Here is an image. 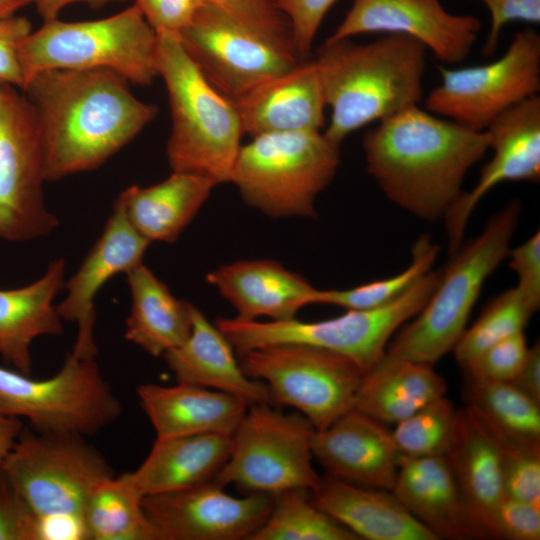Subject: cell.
<instances>
[{"instance_id": "obj_1", "label": "cell", "mask_w": 540, "mask_h": 540, "mask_svg": "<svg viewBox=\"0 0 540 540\" xmlns=\"http://www.w3.org/2000/svg\"><path fill=\"white\" fill-rule=\"evenodd\" d=\"M128 81L105 68L51 69L22 90L36 114L45 181L91 171L132 141L157 115Z\"/></svg>"}, {"instance_id": "obj_2", "label": "cell", "mask_w": 540, "mask_h": 540, "mask_svg": "<svg viewBox=\"0 0 540 540\" xmlns=\"http://www.w3.org/2000/svg\"><path fill=\"white\" fill-rule=\"evenodd\" d=\"M489 134L437 116L418 105L368 130L366 168L385 196L411 214L444 218L462 194L468 171L489 150Z\"/></svg>"}, {"instance_id": "obj_3", "label": "cell", "mask_w": 540, "mask_h": 540, "mask_svg": "<svg viewBox=\"0 0 540 540\" xmlns=\"http://www.w3.org/2000/svg\"><path fill=\"white\" fill-rule=\"evenodd\" d=\"M314 62L331 110L323 134L338 146L354 131L423 98L427 49L406 35L385 34L368 43L325 41Z\"/></svg>"}, {"instance_id": "obj_4", "label": "cell", "mask_w": 540, "mask_h": 540, "mask_svg": "<svg viewBox=\"0 0 540 540\" xmlns=\"http://www.w3.org/2000/svg\"><path fill=\"white\" fill-rule=\"evenodd\" d=\"M157 71L168 91L172 129L167 158L172 171L230 183L244 134L237 109L204 76L177 33H156Z\"/></svg>"}, {"instance_id": "obj_5", "label": "cell", "mask_w": 540, "mask_h": 540, "mask_svg": "<svg viewBox=\"0 0 540 540\" xmlns=\"http://www.w3.org/2000/svg\"><path fill=\"white\" fill-rule=\"evenodd\" d=\"M518 200L494 214L483 231L450 255L423 308L391 338L386 354L433 366L466 329L486 279L508 256L518 225Z\"/></svg>"}, {"instance_id": "obj_6", "label": "cell", "mask_w": 540, "mask_h": 540, "mask_svg": "<svg viewBox=\"0 0 540 540\" xmlns=\"http://www.w3.org/2000/svg\"><path fill=\"white\" fill-rule=\"evenodd\" d=\"M158 37L136 4L98 20L44 22L21 43L27 82L51 69H110L128 82L149 85L158 76ZM25 88V87H24Z\"/></svg>"}, {"instance_id": "obj_7", "label": "cell", "mask_w": 540, "mask_h": 540, "mask_svg": "<svg viewBox=\"0 0 540 540\" xmlns=\"http://www.w3.org/2000/svg\"><path fill=\"white\" fill-rule=\"evenodd\" d=\"M0 466L43 522L47 539L52 528L65 526L85 539L87 501L96 487L114 477L102 454L72 433L22 431Z\"/></svg>"}, {"instance_id": "obj_8", "label": "cell", "mask_w": 540, "mask_h": 540, "mask_svg": "<svg viewBox=\"0 0 540 540\" xmlns=\"http://www.w3.org/2000/svg\"><path fill=\"white\" fill-rule=\"evenodd\" d=\"M339 163V146L321 131L261 134L241 146L230 183L267 216L314 217L315 200Z\"/></svg>"}, {"instance_id": "obj_9", "label": "cell", "mask_w": 540, "mask_h": 540, "mask_svg": "<svg viewBox=\"0 0 540 540\" xmlns=\"http://www.w3.org/2000/svg\"><path fill=\"white\" fill-rule=\"evenodd\" d=\"M439 276L440 272L429 271L382 306L347 310L331 319L246 321L234 317L219 318L216 326L239 354L266 345L306 344L351 359L365 374L383 357L394 334L423 308Z\"/></svg>"}, {"instance_id": "obj_10", "label": "cell", "mask_w": 540, "mask_h": 540, "mask_svg": "<svg viewBox=\"0 0 540 540\" xmlns=\"http://www.w3.org/2000/svg\"><path fill=\"white\" fill-rule=\"evenodd\" d=\"M271 405L247 407L232 435L230 456L213 479L217 484L271 496L318 486L311 447L315 428L300 413L286 414Z\"/></svg>"}, {"instance_id": "obj_11", "label": "cell", "mask_w": 540, "mask_h": 540, "mask_svg": "<svg viewBox=\"0 0 540 540\" xmlns=\"http://www.w3.org/2000/svg\"><path fill=\"white\" fill-rule=\"evenodd\" d=\"M121 410L95 358L70 352L61 369L44 380L0 367V412L27 419L36 432L93 435Z\"/></svg>"}, {"instance_id": "obj_12", "label": "cell", "mask_w": 540, "mask_h": 540, "mask_svg": "<svg viewBox=\"0 0 540 540\" xmlns=\"http://www.w3.org/2000/svg\"><path fill=\"white\" fill-rule=\"evenodd\" d=\"M240 356L246 375L267 386L272 404L295 408L315 430L354 408L364 375L351 359L306 344L266 345Z\"/></svg>"}, {"instance_id": "obj_13", "label": "cell", "mask_w": 540, "mask_h": 540, "mask_svg": "<svg viewBox=\"0 0 540 540\" xmlns=\"http://www.w3.org/2000/svg\"><path fill=\"white\" fill-rule=\"evenodd\" d=\"M441 82L425 97V110L473 130H486L500 114L540 91V35L514 34L506 52L490 63L438 67Z\"/></svg>"}, {"instance_id": "obj_14", "label": "cell", "mask_w": 540, "mask_h": 540, "mask_svg": "<svg viewBox=\"0 0 540 540\" xmlns=\"http://www.w3.org/2000/svg\"><path fill=\"white\" fill-rule=\"evenodd\" d=\"M44 182L34 109L22 90L0 83V239L28 241L58 226L44 201Z\"/></svg>"}, {"instance_id": "obj_15", "label": "cell", "mask_w": 540, "mask_h": 540, "mask_svg": "<svg viewBox=\"0 0 540 540\" xmlns=\"http://www.w3.org/2000/svg\"><path fill=\"white\" fill-rule=\"evenodd\" d=\"M178 37L206 79L235 101L301 59L285 46L203 1Z\"/></svg>"}, {"instance_id": "obj_16", "label": "cell", "mask_w": 540, "mask_h": 540, "mask_svg": "<svg viewBox=\"0 0 540 540\" xmlns=\"http://www.w3.org/2000/svg\"><path fill=\"white\" fill-rule=\"evenodd\" d=\"M142 503L162 540H249L268 517L273 496L236 497L211 480L147 495Z\"/></svg>"}, {"instance_id": "obj_17", "label": "cell", "mask_w": 540, "mask_h": 540, "mask_svg": "<svg viewBox=\"0 0 540 540\" xmlns=\"http://www.w3.org/2000/svg\"><path fill=\"white\" fill-rule=\"evenodd\" d=\"M481 27L478 17L451 13L440 0H353L326 42L364 33L402 34L419 41L438 61L454 65L470 54Z\"/></svg>"}, {"instance_id": "obj_18", "label": "cell", "mask_w": 540, "mask_h": 540, "mask_svg": "<svg viewBox=\"0 0 540 540\" xmlns=\"http://www.w3.org/2000/svg\"><path fill=\"white\" fill-rule=\"evenodd\" d=\"M489 134L491 159L469 192H462L444 216L449 254L463 244L469 217L480 200L505 181L540 179V97L528 98L495 118Z\"/></svg>"}, {"instance_id": "obj_19", "label": "cell", "mask_w": 540, "mask_h": 540, "mask_svg": "<svg viewBox=\"0 0 540 540\" xmlns=\"http://www.w3.org/2000/svg\"><path fill=\"white\" fill-rule=\"evenodd\" d=\"M150 242L129 223L116 202L105 228L77 272L64 285L65 298L56 305L62 320L77 324L72 353L79 358H95V297L115 275L127 273L142 263Z\"/></svg>"}, {"instance_id": "obj_20", "label": "cell", "mask_w": 540, "mask_h": 540, "mask_svg": "<svg viewBox=\"0 0 540 540\" xmlns=\"http://www.w3.org/2000/svg\"><path fill=\"white\" fill-rule=\"evenodd\" d=\"M315 461L334 478L391 491L399 453L391 431L375 419L352 409L312 436Z\"/></svg>"}, {"instance_id": "obj_21", "label": "cell", "mask_w": 540, "mask_h": 540, "mask_svg": "<svg viewBox=\"0 0 540 540\" xmlns=\"http://www.w3.org/2000/svg\"><path fill=\"white\" fill-rule=\"evenodd\" d=\"M244 134L320 131L326 102L314 60H301L233 101Z\"/></svg>"}, {"instance_id": "obj_22", "label": "cell", "mask_w": 540, "mask_h": 540, "mask_svg": "<svg viewBox=\"0 0 540 540\" xmlns=\"http://www.w3.org/2000/svg\"><path fill=\"white\" fill-rule=\"evenodd\" d=\"M207 281L246 321L268 317L283 321L314 304L318 291L301 275L270 259L239 260L207 274Z\"/></svg>"}, {"instance_id": "obj_23", "label": "cell", "mask_w": 540, "mask_h": 540, "mask_svg": "<svg viewBox=\"0 0 540 540\" xmlns=\"http://www.w3.org/2000/svg\"><path fill=\"white\" fill-rule=\"evenodd\" d=\"M391 492L438 539L478 538L445 455H399Z\"/></svg>"}, {"instance_id": "obj_24", "label": "cell", "mask_w": 540, "mask_h": 540, "mask_svg": "<svg viewBox=\"0 0 540 540\" xmlns=\"http://www.w3.org/2000/svg\"><path fill=\"white\" fill-rule=\"evenodd\" d=\"M163 357L176 382L228 393L248 406L272 404L267 386L246 375L232 344L194 305L190 335Z\"/></svg>"}, {"instance_id": "obj_25", "label": "cell", "mask_w": 540, "mask_h": 540, "mask_svg": "<svg viewBox=\"0 0 540 540\" xmlns=\"http://www.w3.org/2000/svg\"><path fill=\"white\" fill-rule=\"evenodd\" d=\"M309 497L359 539L438 540L391 491L352 484L326 474L309 491Z\"/></svg>"}, {"instance_id": "obj_26", "label": "cell", "mask_w": 540, "mask_h": 540, "mask_svg": "<svg viewBox=\"0 0 540 540\" xmlns=\"http://www.w3.org/2000/svg\"><path fill=\"white\" fill-rule=\"evenodd\" d=\"M137 395L157 439L195 435H233L248 405L221 391L177 382L141 384Z\"/></svg>"}, {"instance_id": "obj_27", "label": "cell", "mask_w": 540, "mask_h": 540, "mask_svg": "<svg viewBox=\"0 0 540 540\" xmlns=\"http://www.w3.org/2000/svg\"><path fill=\"white\" fill-rule=\"evenodd\" d=\"M445 457L456 479L478 538L495 539V515L505 492L496 448L467 409L457 410Z\"/></svg>"}, {"instance_id": "obj_28", "label": "cell", "mask_w": 540, "mask_h": 540, "mask_svg": "<svg viewBox=\"0 0 540 540\" xmlns=\"http://www.w3.org/2000/svg\"><path fill=\"white\" fill-rule=\"evenodd\" d=\"M65 265L64 259H56L38 280L0 289V355L21 373H31V345L36 338L63 332L53 301L64 286Z\"/></svg>"}, {"instance_id": "obj_29", "label": "cell", "mask_w": 540, "mask_h": 540, "mask_svg": "<svg viewBox=\"0 0 540 540\" xmlns=\"http://www.w3.org/2000/svg\"><path fill=\"white\" fill-rule=\"evenodd\" d=\"M214 187L215 184L203 176L173 171L157 184L126 188L115 202L147 241L173 243L197 215Z\"/></svg>"}, {"instance_id": "obj_30", "label": "cell", "mask_w": 540, "mask_h": 540, "mask_svg": "<svg viewBox=\"0 0 540 540\" xmlns=\"http://www.w3.org/2000/svg\"><path fill=\"white\" fill-rule=\"evenodd\" d=\"M232 435L195 434L155 442L131 476L143 496L182 490L215 478L228 460Z\"/></svg>"}, {"instance_id": "obj_31", "label": "cell", "mask_w": 540, "mask_h": 540, "mask_svg": "<svg viewBox=\"0 0 540 540\" xmlns=\"http://www.w3.org/2000/svg\"><path fill=\"white\" fill-rule=\"evenodd\" d=\"M433 366L386 353L361 380L354 409L382 424H396L445 396L446 382Z\"/></svg>"}, {"instance_id": "obj_32", "label": "cell", "mask_w": 540, "mask_h": 540, "mask_svg": "<svg viewBox=\"0 0 540 540\" xmlns=\"http://www.w3.org/2000/svg\"><path fill=\"white\" fill-rule=\"evenodd\" d=\"M126 275L131 309L125 339L153 357L183 344L191 332L193 305L176 298L143 262Z\"/></svg>"}, {"instance_id": "obj_33", "label": "cell", "mask_w": 540, "mask_h": 540, "mask_svg": "<svg viewBox=\"0 0 540 540\" xmlns=\"http://www.w3.org/2000/svg\"><path fill=\"white\" fill-rule=\"evenodd\" d=\"M143 497L130 472L102 482L83 512L85 540H162L144 511Z\"/></svg>"}, {"instance_id": "obj_34", "label": "cell", "mask_w": 540, "mask_h": 540, "mask_svg": "<svg viewBox=\"0 0 540 540\" xmlns=\"http://www.w3.org/2000/svg\"><path fill=\"white\" fill-rule=\"evenodd\" d=\"M464 396L466 407L500 431L523 442L540 444V404L511 382L468 377Z\"/></svg>"}, {"instance_id": "obj_35", "label": "cell", "mask_w": 540, "mask_h": 540, "mask_svg": "<svg viewBox=\"0 0 540 540\" xmlns=\"http://www.w3.org/2000/svg\"><path fill=\"white\" fill-rule=\"evenodd\" d=\"M354 533L312 503L309 491L273 496L271 511L249 540H357Z\"/></svg>"}, {"instance_id": "obj_36", "label": "cell", "mask_w": 540, "mask_h": 540, "mask_svg": "<svg viewBox=\"0 0 540 540\" xmlns=\"http://www.w3.org/2000/svg\"><path fill=\"white\" fill-rule=\"evenodd\" d=\"M439 249V246L434 244L428 235L424 234L413 245L412 261L402 272L350 289H318L314 297V304H332L347 310H363L382 306L397 298L431 271Z\"/></svg>"}, {"instance_id": "obj_37", "label": "cell", "mask_w": 540, "mask_h": 540, "mask_svg": "<svg viewBox=\"0 0 540 540\" xmlns=\"http://www.w3.org/2000/svg\"><path fill=\"white\" fill-rule=\"evenodd\" d=\"M533 314L516 287L500 293L460 336L452 350L456 361L463 367L487 347L523 331Z\"/></svg>"}, {"instance_id": "obj_38", "label": "cell", "mask_w": 540, "mask_h": 540, "mask_svg": "<svg viewBox=\"0 0 540 540\" xmlns=\"http://www.w3.org/2000/svg\"><path fill=\"white\" fill-rule=\"evenodd\" d=\"M457 410L442 396L395 424L393 441L399 455L444 456L451 444Z\"/></svg>"}, {"instance_id": "obj_39", "label": "cell", "mask_w": 540, "mask_h": 540, "mask_svg": "<svg viewBox=\"0 0 540 540\" xmlns=\"http://www.w3.org/2000/svg\"><path fill=\"white\" fill-rule=\"evenodd\" d=\"M493 442L506 495L540 505V444L520 441L500 431L466 407Z\"/></svg>"}, {"instance_id": "obj_40", "label": "cell", "mask_w": 540, "mask_h": 540, "mask_svg": "<svg viewBox=\"0 0 540 540\" xmlns=\"http://www.w3.org/2000/svg\"><path fill=\"white\" fill-rule=\"evenodd\" d=\"M203 1L218 8L241 24L295 50L289 21L277 8L275 0Z\"/></svg>"}, {"instance_id": "obj_41", "label": "cell", "mask_w": 540, "mask_h": 540, "mask_svg": "<svg viewBox=\"0 0 540 540\" xmlns=\"http://www.w3.org/2000/svg\"><path fill=\"white\" fill-rule=\"evenodd\" d=\"M528 348L521 331L487 347L463 368L474 379L510 382L523 364Z\"/></svg>"}, {"instance_id": "obj_42", "label": "cell", "mask_w": 540, "mask_h": 540, "mask_svg": "<svg viewBox=\"0 0 540 540\" xmlns=\"http://www.w3.org/2000/svg\"><path fill=\"white\" fill-rule=\"evenodd\" d=\"M43 539V522L0 466V540Z\"/></svg>"}, {"instance_id": "obj_43", "label": "cell", "mask_w": 540, "mask_h": 540, "mask_svg": "<svg viewBox=\"0 0 540 540\" xmlns=\"http://www.w3.org/2000/svg\"><path fill=\"white\" fill-rule=\"evenodd\" d=\"M337 0H275L277 8L289 21L295 50L306 59L316 33Z\"/></svg>"}, {"instance_id": "obj_44", "label": "cell", "mask_w": 540, "mask_h": 540, "mask_svg": "<svg viewBox=\"0 0 540 540\" xmlns=\"http://www.w3.org/2000/svg\"><path fill=\"white\" fill-rule=\"evenodd\" d=\"M495 539L539 540L540 505L504 494L495 515Z\"/></svg>"}, {"instance_id": "obj_45", "label": "cell", "mask_w": 540, "mask_h": 540, "mask_svg": "<svg viewBox=\"0 0 540 540\" xmlns=\"http://www.w3.org/2000/svg\"><path fill=\"white\" fill-rule=\"evenodd\" d=\"M31 32V22L24 16L13 15L0 19V83L24 89L25 77L19 49Z\"/></svg>"}, {"instance_id": "obj_46", "label": "cell", "mask_w": 540, "mask_h": 540, "mask_svg": "<svg viewBox=\"0 0 540 540\" xmlns=\"http://www.w3.org/2000/svg\"><path fill=\"white\" fill-rule=\"evenodd\" d=\"M509 267L516 273V288L530 308L540 307V232H535L521 245L508 252Z\"/></svg>"}, {"instance_id": "obj_47", "label": "cell", "mask_w": 540, "mask_h": 540, "mask_svg": "<svg viewBox=\"0 0 540 540\" xmlns=\"http://www.w3.org/2000/svg\"><path fill=\"white\" fill-rule=\"evenodd\" d=\"M489 10L491 26L482 54L492 56L497 49L502 28L511 21L540 23V0H479Z\"/></svg>"}, {"instance_id": "obj_48", "label": "cell", "mask_w": 540, "mask_h": 540, "mask_svg": "<svg viewBox=\"0 0 540 540\" xmlns=\"http://www.w3.org/2000/svg\"><path fill=\"white\" fill-rule=\"evenodd\" d=\"M203 0H135L156 33H178L192 20Z\"/></svg>"}, {"instance_id": "obj_49", "label": "cell", "mask_w": 540, "mask_h": 540, "mask_svg": "<svg viewBox=\"0 0 540 540\" xmlns=\"http://www.w3.org/2000/svg\"><path fill=\"white\" fill-rule=\"evenodd\" d=\"M524 394L540 404V344L534 343L515 377L510 381Z\"/></svg>"}, {"instance_id": "obj_50", "label": "cell", "mask_w": 540, "mask_h": 540, "mask_svg": "<svg viewBox=\"0 0 540 540\" xmlns=\"http://www.w3.org/2000/svg\"><path fill=\"white\" fill-rule=\"evenodd\" d=\"M23 422L20 418L0 412V464L22 432Z\"/></svg>"}, {"instance_id": "obj_51", "label": "cell", "mask_w": 540, "mask_h": 540, "mask_svg": "<svg viewBox=\"0 0 540 540\" xmlns=\"http://www.w3.org/2000/svg\"><path fill=\"white\" fill-rule=\"evenodd\" d=\"M121 1V0H32L38 14L42 17L44 22L57 19L61 10L75 2H86L91 5H102L109 2Z\"/></svg>"}, {"instance_id": "obj_52", "label": "cell", "mask_w": 540, "mask_h": 540, "mask_svg": "<svg viewBox=\"0 0 540 540\" xmlns=\"http://www.w3.org/2000/svg\"><path fill=\"white\" fill-rule=\"evenodd\" d=\"M32 3V0H0V19L15 15L21 8Z\"/></svg>"}]
</instances>
